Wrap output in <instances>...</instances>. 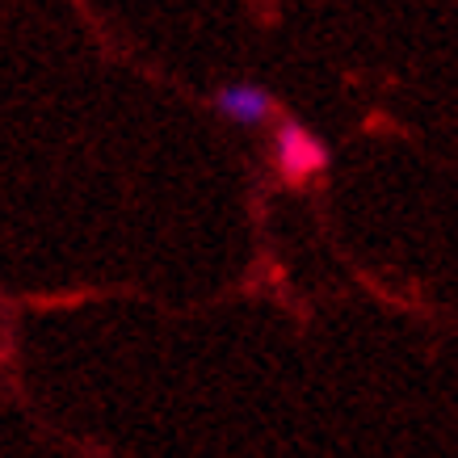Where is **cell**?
I'll list each match as a JSON object with an SVG mask.
<instances>
[{
	"label": "cell",
	"instance_id": "obj_1",
	"mask_svg": "<svg viewBox=\"0 0 458 458\" xmlns=\"http://www.w3.org/2000/svg\"><path fill=\"white\" fill-rule=\"evenodd\" d=\"M274 165L291 185H303V181L319 177L324 165H328V148L324 140H316L303 123H286L274 131Z\"/></svg>",
	"mask_w": 458,
	"mask_h": 458
},
{
	"label": "cell",
	"instance_id": "obj_2",
	"mask_svg": "<svg viewBox=\"0 0 458 458\" xmlns=\"http://www.w3.org/2000/svg\"><path fill=\"white\" fill-rule=\"evenodd\" d=\"M215 106L227 123L236 126H261L274 118V98H269V89L252 81H236V84H223L219 93H215Z\"/></svg>",
	"mask_w": 458,
	"mask_h": 458
}]
</instances>
